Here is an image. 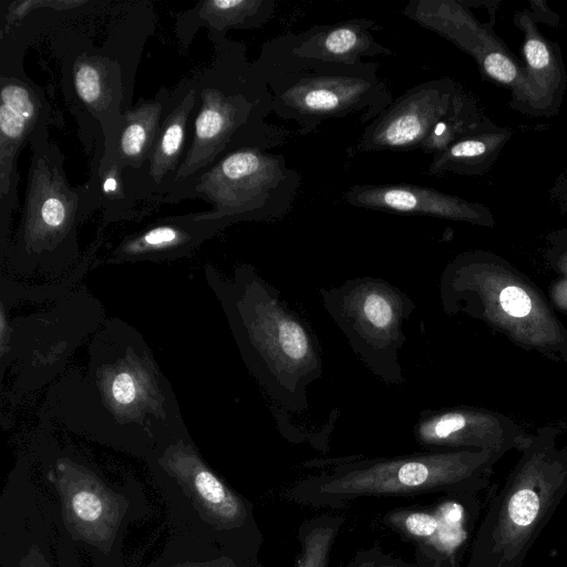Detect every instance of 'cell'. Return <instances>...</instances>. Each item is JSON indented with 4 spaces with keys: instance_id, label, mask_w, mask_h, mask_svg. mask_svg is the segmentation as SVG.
<instances>
[{
    "instance_id": "1",
    "label": "cell",
    "mask_w": 567,
    "mask_h": 567,
    "mask_svg": "<svg viewBox=\"0 0 567 567\" xmlns=\"http://www.w3.org/2000/svg\"><path fill=\"white\" fill-rule=\"evenodd\" d=\"M212 41L213 62L189 78L197 94L192 138L168 195L231 152L246 147L272 150L290 136L284 126L267 122L271 95L245 47L226 38Z\"/></svg>"
},
{
    "instance_id": "2",
    "label": "cell",
    "mask_w": 567,
    "mask_h": 567,
    "mask_svg": "<svg viewBox=\"0 0 567 567\" xmlns=\"http://www.w3.org/2000/svg\"><path fill=\"white\" fill-rule=\"evenodd\" d=\"M501 455L487 450H461L349 460L297 481L285 496L317 508H340L363 497L432 493L473 496L485 486Z\"/></svg>"
},
{
    "instance_id": "3",
    "label": "cell",
    "mask_w": 567,
    "mask_h": 567,
    "mask_svg": "<svg viewBox=\"0 0 567 567\" xmlns=\"http://www.w3.org/2000/svg\"><path fill=\"white\" fill-rule=\"evenodd\" d=\"M271 95V114L311 133L322 123L360 115L369 123L394 100L373 61L326 62L295 55L281 35L266 42L254 61Z\"/></svg>"
},
{
    "instance_id": "4",
    "label": "cell",
    "mask_w": 567,
    "mask_h": 567,
    "mask_svg": "<svg viewBox=\"0 0 567 567\" xmlns=\"http://www.w3.org/2000/svg\"><path fill=\"white\" fill-rule=\"evenodd\" d=\"M246 278L236 310L245 357L276 402L303 411L323 370L316 336L275 288L252 272Z\"/></svg>"
},
{
    "instance_id": "5",
    "label": "cell",
    "mask_w": 567,
    "mask_h": 567,
    "mask_svg": "<svg viewBox=\"0 0 567 567\" xmlns=\"http://www.w3.org/2000/svg\"><path fill=\"white\" fill-rule=\"evenodd\" d=\"M495 495L473 539L467 567H522L567 494V452L530 442Z\"/></svg>"
},
{
    "instance_id": "6",
    "label": "cell",
    "mask_w": 567,
    "mask_h": 567,
    "mask_svg": "<svg viewBox=\"0 0 567 567\" xmlns=\"http://www.w3.org/2000/svg\"><path fill=\"white\" fill-rule=\"evenodd\" d=\"M300 183V174L287 165L284 155L264 147H246L221 157L194 181L168 195L163 204L200 198L213 209L190 214L197 220L224 219L230 225L271 221L290 210Z\"/></svg>"
},
{
    "instance_id": "7",
    "label": "cell",
    "mask_w": 567,
    "mask_h": 567,
    "mask_svg": "<svg viewBox=\"0 0 567 567\" xmlns=\"http://www.w3.org/2000/svg\"><path fill=\"white\" fill-rule=\"evenodd\" d=\"M489 122L457 82L429 80L394 99L369 122L349 153L421 150L434 156Z\"/></svg>"
},
{
    "instance_id": "8",
    "label": "cell",
    "mask_w": 567,
    "mask_h": 567,
    "mask_svg": "<svg viewBox=\"0 0 567 567\" xmlns=\"http://www.w3.org/2000/svg\"><path fill=\"white\" fill-rule=\"evenodd\" d=\"M320 292L326 311L360 360L385 382L402 384L399 353L406 341L404 324L415 308L411 298L372 277L350 279Z\"/></svg>"
},
{
    "instance_id": "9",
    "label": "cell",
    "mask_w": 567,
    "mask_h": 567,
    "mask_svg": "<svg viewBox=\"0 0 567 567\" xmlns=\"http://www.w3.org/2000/svg\"><path fill=\"white\" fill-rule=\"evenodd\" d=\"M48 121L49 115L41 120L29 143L31 161L17 234V246L37 256L71 246L76 227L97 207L90 182L69 184L63 154L49 137Z\"/></svg>"
},
{
    "instance_id": "10",
    "label": "cell",
    "mask_w": 567,
    "mask_h": 567,
    "mask_svg": "<svg viewBox=\"0 0 567 567\" xmlns=\"http://www.w3.org/2000/svg\"><path fill=\"white\" fill-rule=\"evenodd\" d=\"M442 296L473 295L481 312L513 340L536 348L564 340L559 322L543 299L504 266L475 255H464L447 267Z\"/></svg>"
},
{
    "instance_id": "11",
    "label": "cell",
    "mask_w": 567,
    "mask_h": 567,
    "mask_svg": "<svg viewBox=\"0 0 567 567\" xmlns=\"http://www.w3.org/2000/svg\"><path fill=\"white\" fill-rule=\"evenodd\" d=\"M402 13L471 55L485 79L511 91L522 81L523 64L493 32L492 25L476 19L466 1L411 0Z\"/></svg>"
},
{
    "instance_id": "12",
    "label": "cell",
    "mask_w": 567,
    "mask_h": 567,
    "mask_svg": "<svg viewBox=\"0 0 567 567\" xmlns=\"http://www.w3.org/2000/svg\"><path fill=\"white\" fill-rule=\"evenodd\" d=\"M50 106L44 91L24 76L0 78V221L4 240L18 203V156Z\"/></svg>"
},
{
    "instance_id": "13",
    "label": "cell",
    "mask_w": 567,
    "mask_h": 567,
    "mask_svg": "<svg viewBox=\"0 0 567 567\" xmlns=\"http://www.w3.org/2000/svg\"><path fill=\"white\" fill-rule=\"evenodd\" d=\"M196 107V91L190 80L185 79L176 86L175 100L146 162L138 172L123 179L134 210L138 203L147 208L159 206L171 193L189 147Z\"/></svg>"
},
{
    "instance_id": "14",
    "label": "cell",
    "mask_w": 567,
    "mask_h": 567,
    "mask_svg": "<svg viewBox=\"0 0 567 567\" xmlns=\"http://www.w3.org/2000/svg\"><path fill=\"white\" fill-rule=\"evenodd\" d=\"M447 495L433 506L388 511L382 524L414 547L419 567H457L458 550L466 538L462 501Z\"/></svg>"
},
{
    "instance_id": "15",
    "label": "cell",
    "mask_w": 567,
    "mask_h": 567,
    "mask_svg": "<svg viewBox=\"0 0 567 567\" xmlns=\"http://www.w3.org/2000/svg\"><path fill=\"white\" fill-rule=\"evenodd\" d=\"M516 27L524 34L522 45L523 79L511 91L512 109L528 116H554L558 113L567 84L559 45L546 39L532 10L517 11Z\"/></svg>"
},
{
    "instance_id": "16",
    "label": "cell",
    "mask_w": 567,
    "mask_h": 567,
    "mask_svg": "<svg viewBox=\"0 0 567 567\" xmlns=\"http://www.w3.org/2000/svg\"><path fill=\"white\" fill-rule=\"evenodd\" d=\"M68 76L71 100L81 115L95 121L102 134V150L107 151L131 109L120 62L99 50H81L71 54Z\"/></svg>"
},
{
    "instance_id": "17",
    "label": "cell",
    "mask_w": 567,
    "mask_h": 567,
    "mask_svg": "<svg viewBox=\"0 0 567 567\" xmlns=\"http://www.w3.org/2000/svg\"><path fill=\"white\" fill-rule=\"evenodd\" d=\"M343 200L354 207L388 214L427 216L488 227L494 225L493 215L486 206L422 185L357 184L343 193Z\"/></svg>"
},
{
    "instance_id": "18",
    "label": "cell",
    "mask_w": 567,
    "mask_h": 567,
    "mask_svg": "<svg viewBox=\"0 0 567 567\" xmlns=\"http://www.w3.org/2000/svg\"><path fill=\"white\" fill-rule=\"evenodd\" d=\"M419 445L429 451L487 450L505 453L525 446L505 421L474 409H447L422 412L413 427Z\"/></svg>"
},
{
    "instance_id": "19",
    "label": "cell",
    "mask_w": 567,
    "mask_h": 567,
    "mask_svg": "<svg viewBox=\"0 0 567 567\" xmlns=\"http://www.w3.org/2000/svg\"><path fill=\"white\" fill-rule=\"evenodd\" d=\"M381 27L368 18H353L333 24L312 25L306 31L282 34V39L295 55L337 62L359 64L367 56L392 55L393 51L379 43L373 32Z\"/></svg>"
},
{
    "instance_id": "20",
    "label": "cell",
    "mask_w": 567,
    "mask_h": 567,
    "mask_svg": "<svg viewBox=\"0 0 567 567\" xmlns=\"http://www.w3.org/2000/svg\"><path fill=\"white\" fill-rule=\"evenodd\" d=\"M176 96L173 90L162 87L151 100H142L128 109L112 146L100 159L114 164L126 179L141 169L146 162L159 127Z\"/></svg>"
},
{
    "instance_id": "21",
    "label": "cell",
    "mask_w": 567,
    "mask_h": 567,
    "mask_svg": "<svg viewBox=\"0 0 567 567\" xmlns=\"http://www.w3.org/2000/svg\"><path fill=\"white\" fill-rule=\"evenodd\" d=\"M229 225L230 223L224 219L197 220L190 214L171 216L125 238L116 252L121 257H153L183 252Z\"/></svg>"
},
{
    "instance_id": "22",
    "label": "cell",
    "mask_w": 567,
    "mask_h": 567,
    "mask_svg": "<svg viewBox=\"0 0 567 567\" xmlns=\"http://www.w3.org/2000/svg\"><path fill=\"white\" fill-rule=\"evenodd\" d=\"M514 131L488 123L433 156L426 174L432 176L446 173L477 176L486 173L495 163Z\"/></svg>"
},
{
    "instance_id": "23",
    "label": "cell",
    "mask_w": 567,
    "mask_h": 567,
    "mask_svg": "<svg viewBox=\"0 0 567 567\" xmlns=\"http://www.w3.org/2000/svg\"><path fill=\"white\" fill-rule=\"evenodd\" d=\"M274 0H206L186 13V25L205 27L210 39L226 38L231 29H259L274 16Z\"/></svg>"
},
{
    "instance_id": "24",
    "label": "cell",
    "mask_w": 567,
    "mask_h": 567,
    "mask_svg": "<svg viewBox=\"0 0 567 567\" xmlns=\"http://www.w3.org/2000/svg\"><path fill=\"white\" fill-rule=\"evenodd\" d=\"M343 525V517L322 514L301 523L297 532L299 550L295 567H328L332 546Z\"/></svg>"
},
{
    "instance_id": "25",
    "label": "cell",
    "mask_w": 567,
    "mask_h": 567,
    "mask_svg": "<svg viewBox=\"0 0 567 567\" xmlns=\"http://www.w3.org/2000/svg\"><path fill=\"white\" fill-rule=\"evenodd\" d=\"M89 4L87 0H24L11 1L7 9L2 12L1 19V34L2 38L9 33L12 28L17 27L20 21L27 18L35 9H51L58 11H65L71 9H79Z\"/></svg>"
},
{
    "instance_id": "26",
    "label": "cell",
    "mask_w": 567,
    "mask_h": 567,
    "mask_svg": "<svg viewBox=\"0 0 567 567\" xmlns=\"http://www.w3.org/2000/svg\"><path fill=\"white\" fill-rule=\"evenodd\" d=\"M339 567H419L415 561H406L384 551L374 544L369 548L358 550L354 556Z\"/></svg>"
},
{
    "instance_id": "27",
    "label": "cell",
    "mask_w": 567,
    "mask_h": 567,
    "mask_svg": "<svg viewBox=\"0 0 567 567\" xmlns=\"http://www.w3.org/2000/svg\"><path fill=\"white\" fill-rule=\"evenodd\" d=\"M140 393V381L131 371L120 370L110 381V398L120 408L133 406Z\"/></svg>"
},
{
    "instance_id": "28",
    "label": "cell",
    "mask_w": 567,
    "mask_h": 567,
    "mask_svg": "<svg viewBox=\"0 0 567 567\" xmlns=\"http://www.w3.org/2000/svg\"><path fill=\"white\" fill-rule=\"evenodd\" d=\"M199 494L212 504H221L231 508H246V506L231 494L229 495L224 485L208 471H200L195 478Z\"/></svg>"
},
{
    "instance_id": "29",
    "label": "cell",
    "mask_w": 567,
    "mask_h": 567,
    "mask_svg": "<svg viewBox=\"0 0 567 567\" xmlns=\"http://www.w3.org/2000/svg\"><path fill=\"white\" fill-rule=\"evenodd\" d=\"M75 514L83 520L93 522L102 513L100 499L89 492L78 493L72 501Z\"/></svg>"
},
{
    "instance_id": "30",
    "label": "cell",
    "mask_w": 567,
    "mask_h": 567,
    "mask_svg": "<svg viewBox=\"0 0 567 567\" xmlns=\"http://www.w3.org/2000/svg\"><path fill=\"white\" fill-rule=\"evenodd\" d=\"M549 196L563 213H567V171L554 183Z\"/></svg>"
},
{
    "instance_id": "31",
    "label": "cell",
    "mask_w": 567,
    "mask_h": 567,
    "mask_svg": "<svg viewBox=\"0 0 567 567\" xmlns=\"http://www.w3.org/2000/svg\"><path fill=\"white\" fill-rule=\"evenodd\" d=\"M553 299L560 308L567 309V278L558 281L553 288Z\"/></svg>"
},
{
    "instance_id": "32",
    "label": "cell",
    "mask_w": 567,
    "mask_h": 567,
    "mask_svg": "<svg viewBox=\"0 0 567 567\" xmlns=\"http://www.w3.org/2000/svg\"><path fill=\"white\" fill-rule=\"evenodd\" d=\"M558 267L559 269L567 275V250L563 251L558 257Z\"/></svg>"
}]
</instances>
